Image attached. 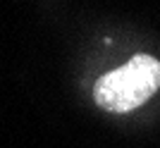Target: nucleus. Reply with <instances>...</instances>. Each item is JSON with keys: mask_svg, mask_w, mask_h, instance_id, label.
I'll return each mask as SVG.
<instances>
[{"mask_svg": "<svg viewBox=\"0 0 160 148\" xmlns=\"http://www.w3.org/2000/svg\"><path fill=\"white\" fill-rule=\"evenodd\" d=\"M160 88V62L153 55H134L129 62L103 74L93 86V98L110 112H129Z\"/></svg>", "mask_w": 160, "mask_h": 148, "instance_id": "nucleus-1", "label": "nucleus"}]
</instances>
